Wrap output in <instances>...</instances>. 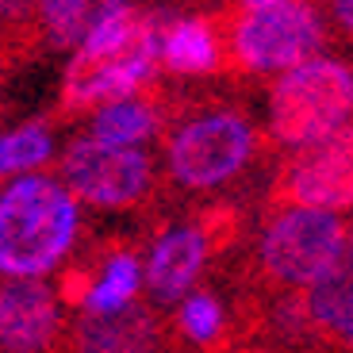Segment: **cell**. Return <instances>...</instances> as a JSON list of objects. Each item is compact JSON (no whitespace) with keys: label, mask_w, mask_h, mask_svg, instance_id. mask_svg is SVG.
I'll return each instance as SVG.
<instances>
[{"label":"cell","mask_w":353,"mask_h":353,"mask_svg":"<svg viewBox=\"0 0 353 353\" xmlns=\"http://www.w3.org/2000/svg\"><path fill=\"white\" fill-rule=\"evenodd\" d=\"M77 200L58 176H16L0 192V276L43 281L77 246Z\"/></svg>","instance_id":"obj_1"},{"label":"cell","mask_w":353,"mask_h":353,"mask_svg":"<svg viewBox=\"0 0 353 353\" xmlns=\"http://www.w3.org/2000/svg\"><path fill=\"white\" fill-rule=\"evenodd\" d=\"M158 65V23L134 8L108 16L65 65L58 108L88 112L134 97Z\"/></svg>","instance_id":"obj_2"},{"label":"cell","mask_w":353,"mask_h":353,"mask_svg":"<svg viewBox=\"0 0 353 353\" xmlns=\"http://www.w3.org/2000/svg\"><path fill=\"white\" fill-rule=\"evenodd\" d=\"M345 223L327 212L276 208L254 246V281L269 292H303L345 254Z\"/></svg>","instance_id":"obj_3"},{"label":"cell","mask_w":353,"mask_h":353,"mask_svg":"<svg viewBox=\"0 0 353 353\" xmlns=\"http://www.w3.org/2000/svg\"><path fill=\"white\" fill-rule=\"evenodd\" d=\"M257 154V134L242 112H196L165 142V169L181 192H215L230 185Z\"/></svg>","instance_id":"obj_4"},{"label":"cell","mask_w":353,"mask_h":353,"mask_svg":"<svg viewBox=\"0 0 353 353\" xmlns=\"http://www.w3.org/2000/svg\"><path fill=\"white\" fill-rule=\"evenodd\" d=\"M353 115V70L334 58H311L288 70L269 92V134L284 146H311Z\"/></svg>","instance_id":"obj_5"},{"label":"cell","mask_w":353,"mask_h":353,"mask_svg":"<svg viewBox=\"0 0 353 353\" xmlns=\"http://www.w3.org/2000/svg\"><path fill=\"white\" fill-rule=\"evenodd\" d=\"M58 176L73 200L104 212L139 208L154 192V161L142 146H104L88 134L65 146L58 158Z\"/></svg>","instance_id":"obj_6"},{"label":"cell","mask_w":353,"mask_h":353,"mask_svg":"<svg viewBox=\"0 0 353 353\" xmlns=\"http://www.w3.org/2000/svg\"><path fill=\"white\" fill-rule=\"evenodd\" d=\"M327 43L323 19L311 4L300 0H281L269 8H250L234 23L230 50L234 62L250 73H288L296 65L319 58V46Z\"/></svg>","instance_id":"obj_7"},{"label":"cell","mask_w":353,"mask_h":353,"mask_svg":"<svg viewBox=\"0 0 353 353\" xmlns=\"http://www.w3.org/2000/svg\"><path fill=\"white\" fill-rule=\"evenodd\" d=\"M269 203L273 208H307V212L327 215L353 212V123L303 146L276 173Z\"/></svg>","instance_id":"obj_8"},{"label":"cell","mask_w":353,"mask_h":353,"mask_svg":"<svg viewBox=\"0 0 353 353\" xmlns=\"http://www.w3.org/2000/svg\"><path fill=\"white\" fill-rule=\"evenodd\" d=\"M173 330L154 303L134 300L112 315L81 311L62 334L58 353H169Z\"/></svg>","instance_id":"obj_9"},{"label":"cell","mask_w":353,"mask_h":353,"mask_svg":"<svg viewBox=\"0 0 353 353\" xmlns=\"http://www.w3.org/2000/svg\"><path fill=\"white\" fill-rule=\"evenodd\" d=\"M62 300L46 281H0V353H58Z\"/></svg>","instance_id":"obj_10"},{"label":"cell","mask_w":353,"mask_h":353,"mask_svg":"<svg viewBox=\"0 0 353 353\" xmlns=\"http://www.w3.org/2000/svg\"><path fill=\"white\" fill-rule=\"evenodd\" d=\"M208 242L196 230V223H176L165 227L158 239L150 242V254H146V269H142V281L154 296V307H169V303H181L188 292L200 284L203 265H208Z\"/></svg>","instance_id":"obj_11"},{"label":"cell","mask_w":353,"mask_h":353,"mask_svg":"<svg viewBox=\"0 0 353 353\" xmlns=\"http://www.w3.org/2000/svg\"><path fill=\"white\" fill-rule=\"evenodd\" d=\"M303 307H307L315 330L327 345L353 350V269L338 261L323 281L303 288Z\"/></svg>","instance_id":"obj_12"},{"label":"cell","mask_w":353,"mask_h":353,"mask_svg":"<svg viewBox=\"0 0 353 353\" xmlns=\"http://www.w3.org/2000/svg\"><path fill=\"white\" fill-rule=\"evenodd\" d=\"M161 123H165V115H161L158 100L127 97V100L97 108L88 139L104 142V146H142L146 139H154L161 131Z\"/></svg>","instance_id":"obj_13"},{"label":"cell","mask_w":353,"mask_h":353,"mask_svg":"<svg viewBox=\"0 0 353 353\" xmlns=\"http://www.w3.org/2000/svg\"><path fill=\"white\" fill-rule=\"evenodd\" d=\"M127 0H39V19L50 46H81L108 16L123 12Z\"/></svg>","instance_id":"obj_14"},{"label":"cell","mask_w":353,"mask_h":353,"mask_svg":"<svg viewBox=\"0 0 353 353\" xmlns=\"http://www.w3.org/2000/svg\"><path fill=\"white\" fill-rule=\"evenodd\" d=\"M161 62L169 73L196 77V73L219 70V43L208 19H176L161 39Z\"/></svg>","instance_id":"obj_15"},{"label":"cell","mask_w":353,"mask_h":353,"mask_svg":"<svg viewBox=\"0 0 353 353\" xmlns=\"http://www.w3.org/2000/svg\"><path fill=\"white\" fill-rule=\"evenodd\" d=\"M142 288V261L134 250H115L104 265L92 276V288H88L81 311L85 315H112V311L127 307V303L139 300Z\"/></svg>","instance_id":"obj_16"},{"label":"cell","mask_w":353,"mask_h":353,"mask_svg":"<svg viewBox=\"0 0 353 353\" xmlns=\"http://www.w3.org/2000/svg\"><path fill=\"white\" fill-rule=\"evenodd\" d=\"M169 330L185 345H200V350L212 353L223 345V334H227V307L208 288L188 292L185 300L176 303V315H173V327Z\"/></svg>","instance_id":"obj_17"},{"label":"cell","mask_w":353,"mask_h":353,"mask_svg":"<svg viewBox=\"0 0 353 353\" xmlns=\"http://www.w3.org/2000/svg\"><path fill=\"white\" fill-rule=\"evenodd\" d=\"M54 154V134L46 123H23L0 134V176H27Z\"/></svg>","instance_id":"obj_18"},{"label":"cell","mask_w":353,"mask_h":353,"mask_svg":"<svg viewBox=\"0 0 353 353\" xmlns=\"http://www.w3.org/2000/svg\"><path fill=\"white\" fill-rule=\"evenodd\" d=\"M39 8V0H0V23H19Z\"/></svg>","instance_id":"obj_19"},{"label":"cell","mask_w":353,"mask_h":353,"mask_svg":"<svg viewBox=\"0 0 353 353\" xmlns=\"http://www.w3.org/2000/svg\"><path fill=\"white\" fill-rule=\"evenodd\" d=\"M334 19L353 35V0H334Z\"/></svg>","instance_id":"obj_20"},{"label":"cell","mask_w":353,"mask_h":353,"mask_svg":"<svg viewBox=\"0 0 353 353\" xmlns=\"http://www.w3.org/2000/svg\"><path fill=\"white\" fill-rule=\"evenodd\" d=\"M212 353H269V350H261V345H219Z\"/></svg>","instance_id":"obj_21"},{"label":"cell","mask_w":353,"mask_h":353,"mask_svg":"<svg viewBox=\"0 0 353 353\" xmlns=\"http://www.w3.org/2000/svg\"><path fill=\"white\" fill-rule=\"evenodd\" d=\"M242 4H246V12H250V8H269V4H281V0H242Z\"/></svg>","instance_id":"obj_22"},{"label":"cell","mask_w":353,"mask_h":353,"mask_svg":"<svg viewBox=\"0 0 353 353\" xmlns=\"http://www.w3.org/2000/svg\"><path fill=\"white\" fill-rule=\"evenodd\" d=\"M350 353H353V350H350Z\"/></svg>","instance_id":"obj_23"}]
</instances>
